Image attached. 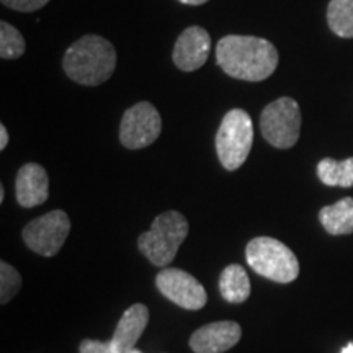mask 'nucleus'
<instances>
[{
  "instance_id": "nucleus-1",
  "label": "nucleus",
  "mask_w": 353,
  "mask_h": 353,
  "mask_svg": "<svg viewBox=\"0 0 353 353\" xmlns=\"http://www.w3.org/2000/svg\"><path fill=\"white\" fill-rule=\"evenodd\" d=\"M216 61L229 77L262 82L275 72L278 51L263 38L228 34L216 46Z\"/></svg>"
},
{
  "instance_id": "nucleus-2",
  "label": "nucleus",
  "mask_w": 353,
  "mask_h": 353,
  "mask_svg": "<svg viewBox=\"0 0 353 353\" xmlns=\"http://www.w3.org/2000/svg\"><path fill=\"white\" fill-rule=\"evenodd\" d=\"M63 68L70 81L87 87L100 85L114 72L117 51L108 39L99 34H85L68 48Z\"/></svg>"
},
{
  "instance_id": "nucleus-3",
  "label": "nucleus",
  "mask_w": 353,
  "mask_h": 353,
  "mask_svg": "<svg viewBox=\"0 0 353 353\" xmlns=\"http://www.w3.org/2000/svg\"><path fill=\"white\" fill-rule=\"evenodd\" d=\"M188 236V221L179 211H165L154 219L151 229L138 239V249L156 267L174 262L179 247Z\"/></svg>"
},
{
  "instance_id": "nucleus-4",
  "label": "nucleus",
  "mask_w": 353,
  "mask_h": 353,
  "mask_svg": "<svg viewBox=\"0 0 353 353\" xmlns=\"http://www.w3.org/2000/svg\"><path fill=\"white\" fill-rule=\"evenodd\" d=\"M247 263L255 273L276 283H291L299 275L296 255L273 237H255L247 244Z\"/></svg>"
},
{
  "instance_id": "nucleus-5",
  "label": "nucleus",
  "mask_w": 353,
  "mask_h": 353,
  "mask_svg": "<svg viewBox=\"0 0 353 353\" xmlns=\"http://www.w3.org/2000/svg\"><path fill=\"white\" fill-rule=\"evenodd\" d=\"M254 144V125L249 113L234 108L224 114L216 132V152L219 162L229 172L237 170L249 157Z\"/></svg>"
},
{
  "instance_id": "nucleus-6",
  "label": "nucleus",
  "mask_w": 353,
  "mask_h": 353,
  "mask_svg": "<svg viewBox=\"0 0 353 353\" xmlns=\"http://www.w3.org/2000/svg\"><path fill=\"white\" fill-rule=\"evenodd\" d=\"M260 131L263 139L273 148H293L301 132V110L298 101L281 97L268 103L260 114Z\"/></svg>"
},
{
  "instance_id": "nucleus-7",
  "label": "nucleus",
  "mask_w": 353,
  "mask_h": 353,
  "mask_svg": "<svg viewBox=\"0 0 353 353\" xmlns=\"http://www.w3.org/2000/svg\"><path fill=\"white\" fill-rule=\"evenodd\" d=\"M70 232L68 213L54 210L33 219L23 228V242L28 249L43 257H52L61 250Z\"/></svg>"
},
{
  "instance_id": "nucleus-8",
  "label": "nucleus",
  "mask_w": 353,
  "mask_h": 353,
  "mask_svg": "<svg viewBox=\"0 0 353 353\" xmlns=\"http://www.w3.org/2000/svg\"><path fill=\"white\" fill-rule=\"evenodd\" d=\"M162 120L157 108L149 101H139L126 110L120 125V141L126 149H143L159 138Z\"/></svg>"
},
{
  "instance_id": "nucleus-9",
  "label": "nucleus",
  "mask_w": 353,
  "mask_h": 353,
  "mask_svg": "<svg viewBox=\"0 0 353 353\" xmlns=\"http://www.w3.org/2000/svg\"><path fill=\"white\" fill-rule=\"evenodd\" d=\"M156 286L167 299L188 311H198L208 301L200 281L180 268H164L156 276Z\"/></svg>"
},
{
  "instance_id": "nucleus-10",
  "label": "nucleus",
  "mask_w": 353,
  "mask_h": 353,
  "mask_svg": "<svg viewBox=\"0 0 353 353\" xmlns=\"http://www.w3.org/2000/svg\"><path fill=\"white\" fill-rule=\"evenodd\" d=\"M211 51V37L201 26H190L176 38L172 52L174 64L183 72H193L208 61Z\"/></svg>"
},
{
  "instance_id": "nucleus-11",
  "label": "nucleus",
  "mask_w": 353,
  "mask_h": 353,
  "mask_svg": "<svg viewBox=\"0 0 353 353\" xmlns=\"http://www.w3.org/2000/svg\"><path fill=\"white\" fill-rule=\"evenodd\" d=\"M242 337V329L234 321H219L206 324L190 337V348L195 353H224Z\"/></svg>"
},
{
  "instance_id": "nucleus-12",
  "label": "nucleus",
  "mask_w": 353,
  "mask_h": 353,
  "mask_svg": "<svg viewBox=\"0 0 353 353\" xmlns=\"http://www.w3.org/2000/svg\"><path fill=\"white\" fill-rule=\"evenodd\" d=\"M17 201L21 208H34L50 196V179L39 164H25L17 174Z\"/></svg>"
},
{
  "instance_id": "nucleus-13",
  "label": "nucleus",
  "mask_w": 353,
  "mask_h": 353,
  "mask_svg": "<svg viewBox=\"0 0 353 353\" xmlns=\"http://www.w3.org/2000/svg\"><path fill=\"white\" fill-rule=\"evenodd\" d=\"M149 322V309L144 304H132L130 309H126L125 314L121 316L118 322L117 330H114L112 342L120 353H128L132 350L136 342L139 341L144 329L148 327Z\"/></svg>"
},
{
  "instance_id": "nucleus-14",
  "label": "nucleus",
  "mask_w": 353,
  "mask_h": 353,
  "mask_svg": "<svg viewBox=\"0 0 353 353\" xmlns=\"http://www.w3.org/2000/svg\"><path fill=\"white\" fill-rule=\"evenodd\" d=\"M322 228L332 236H345L353 232V198L347 196L319 211Z\"/></svg>"
},
{
  "instance_id": "nucleus-15",
  "label": "nucleus",
  "mask_w": 353,
  "mask_h": 353,
  "mask_svg": "<svg viewBox=\"0 0 353 353\" xmlns=\"http://www.w3.org/2000/svg\"><path fill=\"white\" fill-rule=\"evenodd\" d=\"M221 296L226 301L239 304L244 303L250 296V280L249 275L241 265L232 263L224 268L219 276Z\"/></svg>"
},
{
  "instance_id": "nucleus-16",
  "label": "nucleus",
  "mask_w": 353,
  "mask_h": 353,
  "mask_svg": "<svg viewBox=\"0 0 353 353\" xmlns=\"http://www.w3.org/2000/svg\"><path fill=\"white\" fill-rule=\"evenodd\" d=\"M317 176L327 187H353V157L345 161H334L325 157L317 164Z\"/></svg>"
},
{
  "instance_id": "nucleus-17",
  "label": "nucleus",
  "mask_w": 353,
  "mask_h": 353,
  "mask_svg": "<svg viewBox=\"0 0 353 353\" xmlns=\"http://www.w3.org/2000/svg\"><path fill=\"white\" fill-rule=\"evenodd\" d=\"M327 23L332 33L341 38H353V0H330Z\"/></svg>"
},
{
  "instance_id": "nucleus-18",
  "label": "nucleus",
  "mask_w": 353,
  "mask_h": 353,
  "mask_svg": "<svg viewBox=\"0 0 353 353\" xmlns=\"http://www.w3.org/2000/svg\"><path fill=\"white\" fill-rule=\"evenodd\" d=\"M25 39L15 26L7 21L0 23V56L2 59H19L25 52Z\"/></svg>"
},
{
  "instance_id": "nucleus-19",
  "label": "nucleus",
  "mask_w": 353,
  "mask_h": 353,
  "mask_svg": "<svg viewBox=\"0 0 353 353\" xmlns=\"http://www.w3.org/2000/svg\"><path fill=\"white\" fill-rule=\"evenodd\" d=\"M20 273L7 262L0 263V303L7 304L20 291Z\"/></svg>"
},
{
  "instance_id": "nucleus-20",
  "label": "nucleus",
  "mask_w": 353,
  "mask_h": 353,
  "mask_svg": "<svg viewBox=\"0 0 353 353\" xmlns=\"http://www.w3.org/2000/svg\"><path fill=\"white\" fill-rule=\"evenodd\" d=\"M0 2L17 12H37L50 3V0H0Z\"/></svg>"
},
{
  "instance_id": "nucleus-21",
  "label": "nucleus",
  "mask_w": 353,
  "mask_h": 353,
  "mask_svg": "<svg viewBox=\"0 0 353 353\" xmlns=\"http://www.w3.org/2000/svg\"><path fill=\"white\" fill-rule=\"evenodd\" d=\"M81 353H120L114 347L112 341L108 342H100V341H92V339H85L82 341L81 347H79Z\"/></svg>"
},
{
  "instance_id": "nucleus-22",
  "label": "nucleus",
  "mask_w": 353,
  "mask_h": 353,
  "mask_svg": "<svg viewBox=\"0 0 353 353\" xmlns=\"http://www.w3.org/2000/svg\"><path fill=\"white\" fill-rule=\"evenodd\" d=\"M8 144V132H7V128L6 125H0V149H6Z\"/></svg>"
},
{
  "instance_id": "nucleus-23",
  "label": "nucleus",
  "mask_w": 353,
  "mask_h": 353,
  "mask_svg": "<svg viewBox=\"0 0 353 353\" xmlns=\"http://www.w3.org/2000/svg\"><path fill=\"white\" fill-rule=\"evenodd\" d=\"M179 2L185 3V6H203V3H206L208 0H179Z\"/></svg>"
},
{
  "instance_id": "nucleus-24",
  "label": "nucleus",
  "mask_w": 353,
  "mask_h": 353,
  "mask_svg": "<svg viewBox=\"0 0 353 353\" xmlns=\"http://www.w3.org/2000/svg\"><path fill=\"white\" fill-rule=\"evenodd\" d=\"M341 353H353V343H348V345L343 348Z\"/></svg>"
},
{
  "instance_id": "nucleus-25",
  "label": "nucleus",
  "mask_w": 353,
  "mask_h": 353,
  "mask_svg": "<svg viewBox=\"0 0 353 353\" xmlns=\"http://www.w3.org/2000/svg\"><path fill=\"white\" fill-rule=\"evenodd\" d=\"M3 200H6V190L0 187V203H3Z\"/></svg>"
},
{
  "instance_id": "nucleus-26",
  "label": "nucleus",
  "mask_w": 353,
  "mask_h": 353,
  "mask_svg": "<svg viewBox=\"0 0 353 353\" xmlns=\"http://www.w3.org/2000/svg\"><path fill=\"white\" fill-rule=\"evenodd\" d=\"M128 353H143V352H139V350H136V348H132V350H130Z\"/></svg>"
}]
</instances>
